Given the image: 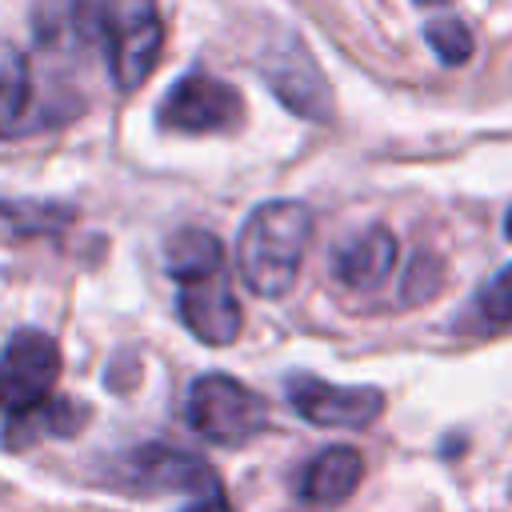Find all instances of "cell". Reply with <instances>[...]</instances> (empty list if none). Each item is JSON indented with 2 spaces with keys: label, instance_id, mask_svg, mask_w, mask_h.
I'll list each match as a JSON object with an SVG mask.
<instances>
[{
  "label": "cell",
  "instance_id": "9a60e30c",
  "mask_svg": "<svg viewBox=\"0 0 512 512\" xmlns=\"http://www.w3.org/2000/svg\"><path fill=\"white\" fill-rule=\"evenodd\" d=\"M476 316L488 324V328H500V324H512V264L500 268L476 296Z\"/></svg>",
  "mask_w": 512,
  "mask_h": 512
},
{
  "label": "cell",
  "instance_id": "7c38bea8",
  "mask_svg": "<svg viewBox=\"0 0 512 512\" xmlns=\"http://www.w3.org/2000/svg\"><path fill=\"white\" fill-rule=\"evenodd\" d=\"M36 112V72L32 60L12 48L0 44V140L28 132Z\"/></svg>",
  "mask_w": 512,
  "mask_h": 512
},
{
  "label": "cell",
  "instance_id": "ac0fdd59",
  "mask_svg": "<svg viewBox=\"0 0 512 512\" xmlns=\"http://www.w3.org/2000/svg\"><path fill=\"white\" fill-rule=\"evenodd\" d=\"M420 4H444V0H420Z\"/></svg>",
  "mask_w": 512,
  "mask_h": 512
},
{
  "label": "cell",
  "instance_id": "ba28073f",
  "mask_svg": "<svg viewBox=\"0 0 512 512\" xmlns=\"http://www.w3.org/2000/svg\"><path fill=\"white\" fill-rule=\"evenodd\" d=\"M176 308H180V320L188 324V332L204 344H232L244 328V308L220 272L192 280V284H180Z\"/></svg>",
  "mask_w": 512,
  "mask_h": 512
},
{
  "label": "cell",
  "instance_id": "8fae6325",
  "mask_svg": "<svg viewBox=\"0 0 512 512\" xmlns=\"http://www.w3.org/2000/svg\"><path fill=\"white\" fill-rule=\"evenodd\" d=\"M360 480H364L360 452L348 444H336V448H324L320 456H312V464L300 476V496L316 508H328V504L348 500L360 488Z\"/></svg>",
  "mask_w": 512,
  "mask_h": 512
},
{
  "label": "cell",
  "instance_id": "9c48e42d",
  "mask_svg": "<svg viewBox=\"0 0 512 512\" xmlns=\"http://www.w3.org/2000/svg\"><path fill=\"white\" fill-rule=\"evenodd\" d=\"M264 80H268V88H272L296 116L328 120L332 96H328L324 76H320L316 64L308 60V52H300V48H276V52H268V60H264Z\"/></svg>",
  "mask_w": 512,
  "mask_h": 512
},
{
  "label": "cell",
  "instance_id": "4fadbf2b",
  "mask_svg": "<svg viewBox=\"0 0 512 512\" xmlns=\"http://www.w3.org/2000/svg\"><path fill=\"white\" fill-rule=\"evenodd\" d=\"M164 268H168V276L176 284H192V280L224 272V248L204 228H180L164 244Z\"/></svg>",
  "mask_w": 512,
  "mask_h": 512
},
{
  "label": "cell",
  "instance_id": "5bb4252c",
  "mask_svg": "<svg viewBox=\"0 0 512 512\" xmlns=\"http://www.w3.org/2000/svg\"><path fill=\"white\" fill-rule=\"evenodd\" d=\"M80 408L76 404H68V400H40L36 408H24V412H16V416H8V428H4V440L8 444H32L36 436H44V432H52V436H68V432H76L80 428Z\"/></svg>",
  "mask_w": 512,
  "mask_h": 512
},
{
  "label": "cell",
  "instance_id": "52a82bcc",
  "mask_svg": "<svg viewBox=\"0 0 512 512\" xmlns=\"http://www.w3.org/2000/svg\"><path fill=\"white\" fill-rule=\"evenodd\" d=\"M236 120H240L236 88L204 72L176 80L160 104V124L176 132H224Z\"/></svg>",
  "mask_w": 512,
  "mask_h": 512
},
{
  "label": "cell",
  "instance_id": "5b68a950",
  "mask_svg": "<svg viewBox=\"0 0 512 512\" xmlns=\"http://www.w3.org/2000/svg\"><path fill=\"white\" fill-rule=\"evenodd\" d=\"M288 404L320 428H368L380 408H384V392L368 388V384H328L320 376H288L284 384Z\"/></svg>",
  "mask_w": 512,
  "mask_h": 512
},
{
  "label": "cell",
  "instance_id": "277c9868",
  "mask_svg": "<svg viewBox=\"0 0 512 512\" xmlns=\"http://www.w3.org/2000/svg\"><path fill=\"white\" fill-rule=\"evenodd\" d=\"M60 376V348L40 328H20L0 352V408L8 416L52 396Z\"/></svg>",
  "mask_w": 512,
  "mask_h": 512
},
{
  "label": "cell",
  "instance_id": "3957f363",
  "mask_svg": "<svg viewBox=\"0 0 512 512\" xmlns=\"http://www.w3.org/2000/svg\"><path fill=\"white\" fill-rule=\"evenodd\" d=\"M188 424L196 436H204L208 444H244L256 432H264L268 412L264 400L240 384L228 372H208L188 388Z\"/></svg>",
  "mask_w": 512,
  "mask_h": 512
},
{
  "label": "cell",
  "instance_id": "7a4b0ae2",
  "mask_svg": "<svg viewBox=\"0 0 512 512\" xmlns=\"http://www.w3.org/2000/svg\"><path fill=\"white\" fill-rule=\"evenodd\" d=\"M312 240V212L300 200H268L252 208L236 240V264L256 296H284L296 284L304 248Z\"/></svg>",
  "mask_w": 512,
  "mask_h": 512
},
{
  "label": "cell",
  "instance_id": "d6986e66",
  "mask_svg": "<svg viewBox=\"0 0 512 512\" xmlns=\"http://www.w3.org/2000/svg\"><path fill=\"white\" fill-rule=\"evenodd\" d=\"M508 236H512V212H508Z\"/></svg>",
  "mask_w": 512,
  "mask_h": 512
},
{
  "label": "cell",
  "instance_id": "8992f818",
  "mask_svg": "<svg viewBox=\"0 0 512 512\" xmlns=\"http://www.w3.org/2000/svg\"><path fill=\"white\" fill-rule=\"evenodd\" d=\"M112 484L132 492H212L216 476L192 452L168 444H140L120 464H112Z\"/></svg>",
  "mask_w": 512,
  "mask_h": 512
},
{
  "label": "cell",
  "instance_id": "2e32d148",
  "mask_svg": "<svg viewBox=\"0 0 512 512\" xmlns=\"http://www.w3.org/2000/svg\"><path fill=\"white\" fill-rule=\"evenodd\" d=\"M428 44L440 52L444 64H464L468 52H472V36H468V28L456 24V20H436V24L428 28Z\"/></svg>",
  "mask_w": 512,
  "mask_h": 512
},
{
  "label": "cell",
  "instance_id": "e0dca14e",
  "mask_svg": "<svg viewBox=\"0 0 512 512\" xmlns=\"http://www.w3.org/2000/svg\"><path fill=\"white\" fill-rule=\"evenodd\" d=\"M184 512H232V508H228L224 492H220V488H212V492H204V496H200L196 504H188Z\"/></svg>",
  "mask_w": 512,
  "mask_h": 512
},
{
  "label": "cell",
  "instance_id": "30bf717a",
  "mask_svg": "<svg viewBox=\"0 0 512 512\" xmlns=\"http://www.w3.org/2000/svg\"><path fill=\"white\" fill-rule=\"evenodd\" d=\"M396 264V240L388 228H368L332 252V272L348 288H376Z\"/></svg>",
  "mask_w": 512,
  "mask_h": 512
},
{
  "label": "cell",
  "instance_id": "6da1fadb",
  "mask_svg": "<svg viewBox=\"0 0 512 512\" xmlns=\"http://www.w3.org/2000/svg\"><path fill=\"white\" fill-rule=\"evenodd\" d=\"M48 48H96L116 88H136L160 60L164 24L152 0H64L40 16Z\"/></svg>",
  "mask_w": 512,
  "mask_h": 512
}]
</instances>
